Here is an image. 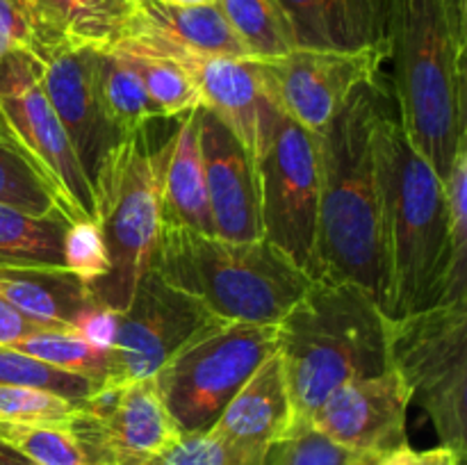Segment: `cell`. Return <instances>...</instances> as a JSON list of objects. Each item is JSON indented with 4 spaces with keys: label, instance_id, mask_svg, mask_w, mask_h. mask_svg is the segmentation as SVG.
<instances>
[{
    "label": "cell",
    "instance_id": "1",
    "mask_svg": "<svg viewBox=\"0 0 467 465\" xmlns=\"http://www.w3.org/2000/svg\"><path fill=\"white\" fill-rule=\"evenodd\" d=\"M383 294L388 319L441 304L451 269L442 181L413 149L397 119L390 87L374 121Z\"/></svg>",
    "mask_w": 467,
    "mask_h": 465
},
{
    "label": "cell",
    "instance_id": "2",
    "mask_svg": "<svg viewBox=\"0 0 467 465\" xmlns=\"http://www.w3.org/2000/svg\"><path fill=\"white\" fill-rule=\"evenodd\" d=\"M467 0H386L397 119L442 182L467 144Z\"/></svg>",
    "mask_w": 467,
    "mask_h": 465
},
{
    "label": "cell",
    "instance_id": "3",
    "mask_svg": "<svg viewBox=\"0 0 467 465\" xmlns=\"http://www.w3.org/2000/svg\"><path fill=\"white\" fill-rule=\"evenodd\" d=\"M386 89L381 73L363 82L317 135L319 208L308 264L313 281L356 283L379 308L383 264L374 121Z\"/></svg>",
    "mask_w": 467,
    "mask_h": 465
},
{
    "label": "cell",
    "instance_id": "4",
    "mask_svg": "<svg viewBox=\"0 0 467 465\" xmlns=\"http://www.w3.org/2000/svg\"><path fill=\"white\" fill-rule=\"evenodd\" d=\"M276 354L290 401L287 429L304 427L337 388L390 367L388 317L356 283L313 281L278 322Z\"/></svg>",
    "mask_w": 467,
    "mask_h": 465
},
{
    "label": "cell",
    "instance_id": "5",
    "mask_svg": "<svg viewBox=\"0 0 467 465\" xmlns=\"http://www.w3.org/2000/svg\"><path fill=\"white\" fill-rule=\"evenodd\" d=\"M150 269L222 322L278 324L313 283L265 237L228 242L164 222Z\"/></svg>",
    "mask_w": 467,
    "mask_h": 465
},
{
    "label": "cell",
    "instance_id": "6",
    "mask_svg": "<svg viewBox=\"0 0 467 465\" xmlns=\"http://www.w3.org/2000/svg\"><path fill=\"white\" fill-rule=\"evenodd\" d=\"M153 128L155 121H150L126 132L91 182L94 222L103 232L109 272L87 287L96 305L117 315L128 310L137 285L153 267L162 231L164 171L176 128L158 141Z\"/></svg>",
    "mask_w": 467,
    "mask_h": 465
},
{
    "label": "cell",
    "instance_id": "7",
    "mask_svg": "<svg viewBox=\"0 0 467 465\" xmlns=\"http://www.w3.org/2000/svg\"><path fill=\"white\" fill-rule=\"evenodd\" d=\"M388 360L429 415L441 447L461 460L467 447V301L388 319Z\"/></svg>",
    "mask_w": 467,
    "mask_h": 465
},
{
    "label": "cell",
    "instance_id": "8",
    "mask_svg": "<svg viewBox=\"0 0 467 465\" xmlns=\"http://www.w3.org/2000/svg\"><path fill=\"white\" fill-rule=\"evenodd\" d=\"M276 346L278 324L219 319L192 336L155 374L164 404L181 431H208Z\"/></svg>",
    "mask_w": 467,
    "mask_h": 465
},
{
    "label": "cell",
    "instance_id": "9",
    "mask_svg": "<svg viewBox=\"0 0 467 465\" xmlns=\"http://www.w3.org/2000/svg\"><path fill=\"white\" fill-rule=\"evenodd\" d=\"M263 237L308 274L319 208L317 135L283 114L255 164Z\"/></svg>",
    "mask_w": 467,
    "mask_h": 465
},
{
    "label": "cell",
    "instance_id": "10",
    "mask_svg": "<svg viewBox=\"0 0 467 465\" xmlns=\"http://www.w3.org/2000/svg\"><path fill=\"white\" fill-rule=\"evenodd\" d=\"M0 114L55 191L68 222L94 219V190L39 82V59L9 53L0 59Z\"/></svg>",
    "mask_w": 467,
    "mask_h": 465
},
{
    "label": "cell",
    "instance_id": "11",
    "mask_svg": "<svg viewBox=\"0 0 467 465\" xmlns=\"http://www.w3.org/2000/svg\"><path fill=\"white\" fill-rule=\"evenodd\" d=\"M67 427L94 465H155L182 438L155 377L99 388Z\"/></svg>",
    "mask_w": 467,
    "mask_h": 465
},
{
    "label": "cell",
    "instance_id": "12",
    "mask_svg": "<svg viewBox=\"0 0 467 465\" xmlns=\"http://www.w3.org/2000/svg\"><path fill=\"white\" fill-rule=\"evenodd\" d=\"M114 48L155 55L181 64L199 89L201 108L213 112L249 150L254 164H258L260 155L272 141L278 121L285 114L274 94L265 59L199 55L169 46H149L126 39L117 41Z\"/></svg>",
    "mask_w": 467,
    "mask_h": 465
},
{
    "label": "cell",
    "instance_id": "13",
    "mask_svg": "<svg viewBox=\"0 0 467 465\" xmlns=\"http://www.w3.org/2000/svg\"><path fill=\"white\" fill-rule=\"evenodd\" d=\"M213 322L219 319L194 296L169 285L155 269H149L128 310L119 315L100 388L155 377L192 336Z\"/></svg>",
    "mask_w": 467,
    "mask_h": 465
},
{
    "label": "cell",
    "instance_id": "14",
    "mask_svg": "<svg viewBox=\"0 0 467 465\" xmlns=\"http://www.w3.org/2000/svg\"><path fill=\"white\" fill-rule=\"evenodd\" d=\"M386 50L295 48L265 59L283 112L319 135L363 82L381 73Z\"/></svg>",
    "mask_w": 467,
    "mask_h": 465
},
{
    "label": "cell",
    "instance_id": "15",
    "mask_svg": "<svg viewBox=\"0 0 467 465\" xmlns=\"http://www.w3.org/2000/svg\"><path fill=\"white\" fill-rule=\"evenodd\" d=\"M410 390L395 367L337 388L310 418V427L340 445L386 456L406 445Z\"/></svg>",
    "mask_w": 467,
    "mask_h": 465
},
{
    "label": "cell",
    "instance_id": "16",
    "mask_svg": "<svg viewBox=\"0 0 467 465\" xmlns=\"http://www.w3.org/2000/svg\"><path fill=\"white\" fill-rule=\"evenodd\" d=\"M39 82L89 182L121 132L108 121L99 87V48L59 50L39 62Z\"/></svg>",
    "mask_w": 467,
    "mask_h": 465
},
{
    "label": "cell",
    "instance_id": "17",
    "mask_svg": "<svg viewBox=\"0 0 467 465\" xmlns=\"http://www.w3.org/2000/svg\"><path fill=\"white\" fill-rule=\"evenodd\" d=\"M196 121L214 235L228 242L263 240L255 164L249 150L205 108H196Z\"/></svg>",
    "mask_w": 467,
    "mask_h": 465
},
{
    "label": "cell",
    "instance_id": "18",
    "mask_svg": "<svg viewBox=\"0 0 467 465\" xmlns=\"http://www.w3.org/2000/svg\"><path fill=\"white\" fill-rule=\"evenodd\" d=\"M290 424L281 358L274 351L222 410L208 436L217 442L223 465H265L274 440Z\"/></svg>",
    "mask_w": 467,
    "mask_h": 465
},
{
    "label": "cell",
    "instance_id": "19",
    "mask_svg": "<svg viewBox=\"0 0 467 465\" xmlns=\"http://www.w3.org/2000/svg\"><path fill=\"white\" fill-rule=\"evenodd\" d=\"M296 48L386 50V0H278Z\"/></svg>",
    "mask_w": 467,
    "mask_h": 465
},
{
    "label": "cell",
    "instance_id": "20",
    "mask_svg": "<svg viewBox=\"0 0 467 465\" xmlns=\"http://www.w3.org/2000/svg\"><path fill=\"white\" fill-rule=\"evenodd\" d=\"M121 39L149 46H169L199 55L251 57L249 50L223 18L217 3L201 5V7H169L155 0H141L137 3L135 16Z\"/></svg>",
    "mask_w": 467,
    "mask_h": 465
},
{
    "label": "cell",
    "instance_id": "21",
    "mask_svg": "<svg viewBox=\"0 0 467 465\" xmlns=\"http://www.w3.org/2000/svg\"><path fill=\"white\" fill-rule=\"evenodd\" d=\"M35 16L46 62L59 50L108 48L135 16V0H26Z\"/></svg>",
    "mask_w": 467,
    "mask_h": 465
},
{
    "label": "cell",
    "instance_id": "22",
    "mask_svg": "<svg viewBox=\"0 0 467 465\" xmlns=\"http://www.w3.org/2000/svg\"><path fill=\"white\" fill-rule=\"evenodd\" d=\"M0 296L32 322L57 331H73L78 317L96 305L87 283L64 267L0 264Z\"/></svg>",
    "mask_w": 467,
    "mask_h": 465
},
{
    "label": "cell",
    "instance_id": "23",
    "mask_svg": "<svg viewBox=\"0 0 467 465\" xmlns=\"http://www.w3.org/2000/svg\"><path fill=\"white\" fill-rule=\"evenodd\" d=\"M173 149L164 171L162 222L194 228L199 232L214 235L210 217L208 190H205L203 158L199 144V121L196 109L178 117Z\"/></svg>",
    "mask_w": 467,
    "mask_h": 465
},
{
    "label": "cell",
    "instance_id": "24",
    "mask_svg": "<svg viewBox=\"0 0 467 465\" xmlns=\"http://www.w3.org/2000/svg\"><path fill=\"white\" fill-rule=\"evenodd\" d=\"M68 219L62 214L32 217L0 205V264L64 267L62 240Z\"/></svg>",
    "mask_w": 467,
    "mask_h": 465
},
{
    "label": "cell",
    "instance_id": "25",
    "mask_svg": "<svg viewBox=\"0 0 467 465\" xmlns=\"http://www.w3.org/2000/svg\"><path fill=\"white\" fill-rule=\"evenodd\" d=\"M99 87L105 117L121 135L158 119H167L119 50L99 48Z\"/></svg>",
    "mask_w": 467,
    "mask_h": 465
},
{
    "label": "cell",
    "instance_id": "26",
    "mask_svg": "<svg viewBox=\"0 0 467 465\" xmlns=\"http://www.w3.org/2000/svg\"><path fill=\"white\" fill-rule=\"evenodd\" d=\"M0 205L32 217L62 214L59 201L0 114Z\"/></svg>",
    "mask_w": 467,
    "mask_h": 465
},
{
    "label": "cell",
    "instance_id": "27",
    "mask_svg": "<svg viewBox=\"0 0 467 465\" xmlns=\"http://www.w3.org/2000/svg\"><path fill=\"white\" fill-rule=\"evenodd\" d=\"M217 7L254 59H276L296 48L278 0H217Z\"/></svg>",
    "mask_w": 467,
    "mask_h": 465
},
{
    "label": "cell",
    "instance_id": "28",
    "mask_svg": "<svg viewBox=\"0 0 467 465\" xmlns=\"http://www.w3.org/2000/svg\"><path fill=\"white\" fill-rule=\"evenodd\" d=\"M9 349L44 360L53 367L64 369V372L91 378L94 383H99V388L105 378V369H108V351L96 349L76 331L44 328V331H36L23 340L14 342Z\"/></svg>",
    "mask_w": 467,
    "mask_h": 465
},
{
    "label": "cell",
    "instance_id": "29",
    "mask_svg": "<svg viewBox=\"0 0 467 465\" xmlns=\"http://www.w3.org/2000/svg\"><path fill=\"white\" fill-rule=\"evenodd\" d=\"M0 440L32 465H94L67 424H26L0 419Z\"/></svg>",
    "mask_w": 467,
    "mask_h": 465
},
{
    "label": "cell",
    "instance_id": "30",
    "mask_svg": "<svg viewBox=\"0 0 467 465\" xmlns=\"http://www.w3.org/2000/svg\"><path fill=\"white\" fill-rule=\"evenodd\" d=\"M109 48H114V46H109ZM114 50H119L128 59V64L135 68L149 96L167 119H178L182 114L192 112V109L201 108L199 89H196V85L181 64L171 62V59L155 57V55L128 53V50L121 48Z\"/></svg>",
    "mask_w": 467,
    "mask_h": 465
},
{
    "label": "cell",
    "instance_id": "31",
    "mask_svg": "<svg viewBox=\"0 0 467 465\" xmlns=\"http://www.w3.org/2000/svg\"><path fill=\"white\" fill-rule=\"evenodd\" d=\"M381 456L340 445L310 424L287 429L272 442L265 465H377Z\"/></svg>",
    "mask_w": 467,
    "mask_h": 465
},
{
    "label": "cell",
    "instance_id": "32",
    "mask_svg": "<svg viewBox=\"0 0 467 465\" xmlns=\"http://www.w3.org/2000/svg\"><path fill=\"white\" fill-rule=\"evenodd\" d=\"M0 386H27L57 392L67 399L82 401L99 390V383L80 374L64 372L39 358L21 354L9 346H0Z\"/></svg>",
    "mask_w": 467,
    "mask_h": 465
},
{
    "label": "cell",
    "instance_id": "33",
    "mask_svg": "<svg viewBox=\"0 0 467 465\" xmlns=\"http://www.w3.org/2000/svg\"><path fill=\"white\" fill-rule=\"evenodd\" d=\"M80 401L27 386H0V419L26 424H67Z\"/></svg>",
    "mask_w": 467,
    "mask_h": 465
},
{
    "label": "cell",
    "instance_id": "34",
    "mask_svg": "<svg viewBox=\"0 0 467 465\" xmlns=\"http://www.w3.org/2000/svg\"><path fill=\"white\" fill-rule=\"evenodd\" d=\"M64 269L76 274L87 285L100 281L109 272V255L103 232L94 219L68 222L62 240Z\"/></svg>",
    "mask_w": 467,
    "mask_h": 465
},
{
    "label": "cell",
    "instance_id": "35",
    "mask_svg": "<svg viewBox=\"0 0 467 465\" xmlns=\"http://www.w3.org/2000/svg\"><path fill=\"white\" fill-rule=\"evenodd\" d=\"M18 50L41 59L35 16L26 0H0V59Z\"/></svg>",
    "mask_w": 467,
    "mask_h": 465
},
{
    "label": "cell",
    "instance_id": "36",
    "mask_svg": "<svg viewBox=\"0 0 467 465\" xmlns=\"http://www.w3.org/2000/svg\"><path fill=\"white\" fill-rule=\"evenodd\" d=\"M155 465H223V459L208 431L182 433L181 440L167 454L160 456Z\"/></svg>",
    "mask_w": 467,
    "mask_h": 465
},
{
    "label": "cell",
    "instance_id": "37",
    "mask_svg": "<svg viewBox=\"0 0 467 465\" xmlns=\"http://www.w3.org/2000/svg\"><path fill=\"white\" fill-rule=\"evenodd\" d=\"M117 313H112V310L108 308H100V305H91V308H87L85 313L78 317L73 331H76L78 336L85 337V340L89 342V345H94L96 349L108 351L109 346H112L114 336H117Z\"/></svg>",
    "mask_w": 467,
    "mask_h": 465
},
{
    "label": "cell",
    "instance_id": "38",
    "mask_svg": "<svg viewBox=\"0 0 467 465\" xmlns=\"http://www.w3.org/2000/svg\"><path fill=\"white\" fill-rule=\"evenodd\" d=\"M46 326L32 322L30 317H26L23 313H18L14 305H9L7 301L0 296V346H12L14 342L23 340V337L32 336L36 331H44Z\"/></svg>",
    "mask_w": 467,
    "mask_h": 465
},
{
    "label": "cell",
    "instance_id": "39",
    "mask_svg": "<svg viewBox=\"0 0 467 465\" xmlns=\"http://www.w3.org/2000/svg\"><path fill=\"white\" fill-rule=\"evenodd\" d=\"M438 460H441V447L429 451H415L413 447L406 442V445L397 447V450L381 456L377 465H438Z\"/></svg>",
    "mask_w": 467,
    "mask_h": 465
},
{
    "label": "cell",
    "instance_id": "40",
    "mask_svg": "<svg viewBox=\"0 0 467 465\" xmlns=\"http://www.w3.org/2000/svg\"><path fill=\"white\" fill-rule=\"evenodd\" d=\"M0 465H32V463L26 459V456H21L16 450H12V447L5 445V442L0 440Z\"/></svg>",
    "mask_w": 467,
    "mask_h": 465
},
{
    "label": "cell",
    "instance_id": "41",
    "mask_svg": "<svg viewBox=\"0 0 467 465\" xmlns=\"http://www.w3.org/2000/svg\"><path fill=\"white\" fill-rule=\"evenodd\" d=\"M160 5H169V7H201V5H214L217 0H155Z\"/></svg>",
    "mask_w": 467,
    "mask_h": 465
},
{
    "label": "cell",
    "instance_id": "42",
    "mask_svg": "<svg viewBox=\"0 0 467 465\" xmlns=\"http://www.w3.org/2000/svg\"><path fill=\"white\" fill-rule=\"evenodd\" d=\"M438 465H461V459L454 454V451L441 447V460H438Z\"/></svg>",
    "mask_w": 467,
    "mask_h": 465
},
{
    "label": "cell",
    "instance_id": "43",
    "mask_svg": "<svg viewBox=\"0 0 467 465\" xmlns=\"http://www.w3.org/2000/svg\"><path fill=\"white\" fill-rule=\"evenodd\" d=\"M135 3H141V0H135Z\"/></svg>",
    "mask_w": 467,
    "mask_h": 465
}]
</instances>
